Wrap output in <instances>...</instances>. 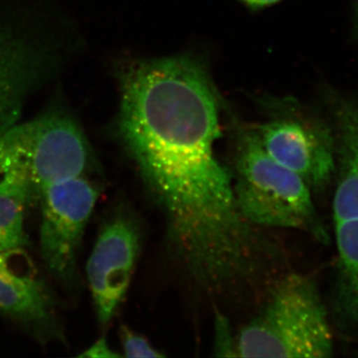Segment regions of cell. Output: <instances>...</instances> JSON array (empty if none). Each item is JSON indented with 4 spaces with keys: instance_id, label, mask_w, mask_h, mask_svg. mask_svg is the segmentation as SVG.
<instances>
[{
    "instance_id": "obj_7",
    "label": "cell",
    "mask_w": 358,
    "mask_h": 358,
    "mask_svg": "<svg viewBox=\"0 0 358 358\" xmlns=\"http://www.w3.org/2000/svg\"><path fill=\"white\" fill-rule=\"evenodd\" d=\"M0 313L39 339L62 334L55 296L24 248L0 252Z\"/></svg>"
},
{
    "instance_id": "obj_1",
    "label": "cell",
    "mask_w": 358,
    "mask_h": 358,
    "mask_svg": "<svg viewBox=\"0 0 358 358\" xmlns=\"http://www.w3.org/2000/svg\"><path fill=\"white\" fill-rule=\"evenodd\" d=\"M91 160L86 136L64 112L15 124L0 134V193L39 201L47 186L84 176Z\"/></svg>"
},
{
    "instance_id": "obj_13",
    "label": "cell",
    "mask_w": 358,
    "mask_h": 358,
    "mask_svg": "<svg viewBox=\"0 0 358 358\" xmlns=\"http://www.w3.org/2000/svg\"><path fill=\"white\" fill-rule=\"evenodd\" d=\"M80 357H92V358H106V357H121L120 353L115 352L110 348L106 336L99 338L91 348L85 350L83 353L79 355Z\"/></svg>"
},
{
    "instance_id": "obj_8",
    "label": "cell",
    "mask_w": 358,
    "mask_h": 358,
    "mask_svg": "<svg viewBox=\"0 0 358 358\" xmlns=\"http://www.w3.org/2000/svg\"><path fill=\"white\" fill-rule=\"evenodd\" d=\"M50 56L0 23V134L17 124L26 96L48 68Z\"/></svg>"
},
{
    "instance_id": "obj_3",
    "label": "cell",
    "mask_w": 358,
    "mask_h": 358,
    "mask_svg": "<svg viewBox=\"0 0 358 358\" xmlns=\"http://www.w3.org/2000/svg\"><path fill=\"white\" fill-rule=\"evenodd\" d=\"M232 178L238 208L256 227L308 231L324 238L310 188L265 152L254 129L238 134Z\"/></svg>"
},
{
    "instance_id": "obj_11",
    "label": "cell",
    "mask_w": 358,
    "mask_h": 358,
    "mask_svg": "<svg viewBox=\"0 0 358 358\" xmlns=\"http://www.w3.org/2000/svg\"><path fill=\"white\" fill-rule=\"evenodd\" d=\"M124 357L129 358L164 357L157 348L150 345L145 336L134 333L127 326H122L120 331Z\"/></svg>"
},
{
    "instance_id": "obj_10",
    "label": "cell",
    "mask_w": 358,
    "mask_h": 358,
    "mask_svg": "<svg viewBox=\"0 0 358 358\" xmlns=\"http://www.w3.org/2000/svg\"><path fill=\"white\" fill-rule=\"evenodd\" d=\"M27 205L20 197L0 193V252L25 248L29 245L25 230Z\"/></svg>"
},
{
    "instance_id": "obj_9",
    "label": "cell",
    "mask_w": 358,
    "mask_h": 358,
    "mask_svg": "<svg viewBox=\"0 0 358 358\" xmlns=\"http://www.w3.org/2000/svg\"><path fill=\"white\" fill-rule=\"evenodd\" d=\"M338 128V183L334 197V223L358 219V99L338 96L333 102Z\"/></svg>"
},
{
    "instance_id": "obj_15",
    "label": "cell",
    "mask_w": 358,
    "mask_h": 358,
    "mask_svg": "<svg viewBox=\"0 0 358 358\" xmlns=\"http://www.w3.org/2000/svg\"><path fill=\"white\" fill-rule=\"evenodd\" d=\"M355 27H357V32L358 34V0L355 2Z\"/></svg>"
},
{
    "instance_id": "obj_14",
    "label": "cell",
    "mask_w": 358,
    "mask_h": 358,
    "mask_svg": "<svg viewBox=\"0 0 358 358\" xmlns=\"http://www.w3.org/2000/svg\"><path fill=\"white\" fill-rule=\"evenodd\" d=\"M241 1L252 8H264V7L278 3L282 0H241Z\"/></svg>"
},
{
    "instance_id": "obj_12",
    "label": "cell",
    "mask_w": 358,
    "mask_h": 358,
    "mask_svg": "<svg viewBox=\"0 0 358 358\" xmlns=\"http://www.w3.org/2000/svg\"><path fill=\"white\" fill-rule=\"evenodd\" d=\"M214 355L216 357H237L236 339L231 336L229 324L223 315H217L215 324Z\"/></svg>"
},
{
    "instance_id": "obj_6",
    "label": "cell",
    "mask_w": 358,
    "mask_h": 358,
    "mask_svg": "<svg viewBox=\"0 0 358 358\" xmlns=\"http://www.w3.org/2000/svg\"><path fill=\"white\" fill-rule=\"evenodd\" d=\"M140 232L131 219L117 216L106 223L87 264V277L96 317L106 326L121 305L134 273Z\"/></svg>"
},
{
    "instance_id": "obj_5",
    "label": "cell",
    "mask_w": 358,
    "mask_h": 358,
    "mask_svg": "<svg viewBox=\"0 0 358 358\" xmlns=\"http://www.w3.org/2000/svg\"><path fill=\"white\" fill-rule=\"evenodd\" d=\"M265 152L299 176L312 189L331 181L336 147L331 129L315 120L289 115L254 129Z\"/></svg>"
},
{
    "instance_id": "obj_2",
    "label": "cell",
    "mask_w": 358,
    "mask_h": 358,
    "mask_svg": "<svg viewBox=\"0 0 358 358\" xmlns=\"http://www.w3.org/2000/svg\"><path fill=\"white\" fill-rule=\"evenodd\" d=\"M334 350L326 308L310 278L289 275L236 338L237 357L326 358Z\"/></svg>"
},
{
    "instance_id": "obj_4",
    "label": "cell",
    "mask_w": 358,
    "mask_h": 358,
    "mask_svg": "<svg viewBox=\"0 0 358 358\" xmlns=\"http://www.w3.org/2000/svg\"><path fill=\"white\" fill-rule=\"evenodd\" d=\"M98 196L83 176L47 186L40 195V253L52 277L66 287L76 282L78 254Z\"/></svg>"
}]
</instances>
